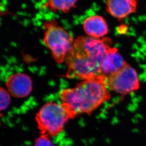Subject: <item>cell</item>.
<instances>
[{
	"mask_svg": "<svg viewBox=\"0 0 146 146\" xmlns=\"http://www.w3.org/2000/svg\"><path fill=\"white\" fill-rule=\"evenodd\" d=\"M59 96L70 120L81 114L90 115L111 98L103 75L83 80L73 88L64 89Z\"/></svg>",
	"mask_w": 146,
	"mask_h": 146,
	"instance_id": "7a4b0ae2",
	"label": "cell"
},
{
	"mask_svg": "<svg viewBox=\"0 0 146 146\" xmlns=\"http://www.w3.org/2000/svg\"><path fill=\"white\" fill-rule=\"evenodd\" d=\"M0 97H1V111L5 110L10 105L11 98L10 95L6 90L2 87L0 88Z\"/></svg>",
	"mask_w": 146,
	"mask_h": 146,
	"instance_id": "8fae6325",
	"label": "cell"
},
{
	"mask_svg": "<svg viewBox=\"0 0 146 146\" xmlns=\"http://www.w3.org/2000/svg\"><path fill=\"white\" fill-rule=\"evenodd\" d=\"M77 1H48L44 3V6L54 11H61L67 13L70 9L75 7Z\"/></svg>",
	"mask_w": 146,
	"mask_h": 146,
	"instance_id": "30bf717a",
	"label": "cell"
},
{
	"mask_svg": "<svg viewBox=\"0 0 146 146\" xmlns=\"http://www.w3.org/2000/svg\"><path fill=\"white\" fill-rule=\"evenodd\" d=\"M35 120L40 135L51 138L64 131L70 118L61 104L50 102L39 110Z\"/></svg>",
	"mask_w": 146,
	"mask_h": 146,
	"instance_id": "3957f363",
	"label": "cell"
},
{
	"mask_svg": "<svg viewBox=\"0 0 146 146\" xmlns=\"http://www.w3.org/2000/svg\"><path fill=\"white\" fill-rule=\"evenodd\" d=\"M34 146H54L48 137L40 135L35 140Z\"/></svg>",
	"mask_w": 146,
	"mask_h": 146,
	"instance_id": "7c38bea8",
	"label": "cell"
},
{
	"mask_svg": "<svg viewBox=\"0 0 146 146\" xmlns=\"http://www.w3.org/2000/svg\"><path fill=\"white\" fill-rule=\"evenodd\" d=\"M83 28L89 36L101 38L108 33V26L105 19L99 15L90 17L83 23Z\"/></svg>",
	"mask_w": 146,
	"mask_h": 146,
	"instance_id": "9c48e42d",
	"label": "cell"
},
{
	"mask_svg": "<svg viewBox=\"0 0 146 146\" xmlns=\"http://www.w3.org/2000/svg\"><path fill=\"white\" fill-rule=\"evenodd\" d=\"M138 5L135 0H109L106 1V11L111 15L121 21L135 13Z\"/></svg>",
	"mask_w": 146,
	"mask_h": 146,
	"instance_id": "52a82bcc",
	"label": "cell"
},
{
	"mask_svg": "<svg viewBox=\"0 0 146 146\" xmlns=\"http://www.w3.org/2000/svg\"><path fill=\"white\" fill-rule=\"evenodd\" d=\"M111 43L108 37L81 36L77 38L65 59L68 67L65 77L84 80L102 75L101 64Z\"/></svg>",
	"mask_w": 146,
	"mask_h": 146,
	"instance_id": "6da1fadb",
	"label": "cell"
},
{
	"mask_svg": "<svg viewBox=\"0 0 146 146\" xmlns=\"http://www.w3.org/2000/svg\"><path fill=\"white\" fill-rule=\"evenodd\" d=\"M126 64L117 48L110 47L102 61L101 74L108 76L120 70Z\"/></svg>",
	"mask_w": 146,
	"mask_h": 146,
	"instance_id": "ba28073f",
	"label": "cell"
},
{
	"mask_svg": "<svg viewBox=\"0 0 146 146\" xmlns=\"http://www.w3.org/2000/svg\"><path fill=\"white\" fill-rule=\"evenodd\" d=\"M44 28V44L50 49L57 62L62 64L72 48L74 43L73 37L53 21L46 23Z\"/></svg>",
	"mask_w": 146,
	"mask_h": 146,
	"instance_id": "277c9868",
	"label": "cell"
},
{
	"mask_svg": "<svg viewBox=\"0 0 146 146\" xmlns=\"http://www.w3.org/2000/svg\"><path fill=\"white\" fill-rule=\"evenodd\" d=\"M6 85L9 93L14 98H22L27 97L32 89L31 78L24 73H15L9 77Z\"/></svg>",
	"mask_w": 146,
	"mask_h": 146,
	"instance_id": "8992f818",
	"label": "cell"
},
{
	"mask_svg": "<svg viewBox=\"0 0 146 146\" xmlns=\"http://www.w3.org/2000/svg\"><path fill=\"white\" fill-rule=\"evenodd\" d=\"M106 84L109 90L121 95L137 91L140 87L137 72L127 63L120 70L106 77Z\"/></svg>",
	"mask_w": 146,
	"mask_h": 146,
	"instance_id": "5b68a950",
	"label": "cell"
}]
</instances>
